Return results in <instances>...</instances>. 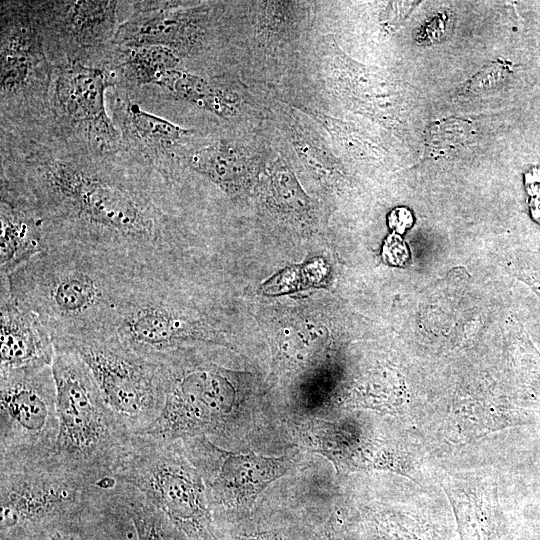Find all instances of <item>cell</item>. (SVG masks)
Instances as JSON below:
<instances>
[{
    "mask_svg": "<svg viewBox=\"0 0 540 540\" xmlns=\"http://www.w3.org/2000/svg\"><path fill=\"white\" fill-rule=\"evenodd\" d=\"M389 226L399 233H403L412 224V216L406 208L394 209L388 217Z\"/></svg>",
    "mask_w": 540,
    "mask_h": 540,
    "instance_id": "cb8c5ba5",
    "label": "cell"
},
{
    "mask_svg": "<svg viewBox=\"0 0 540 540\" xmlns=\"http://www.w3.org/2000/svg\"><path fill=\"white\" fill-rule=\"evenodd\" d=\"M1 130H26L47 117L54 71L31 3H1Z\"/></svg>",
    "mask_w": 540,
    "mask_h": 540,
    "instance_id": "8992f818",
    "label": "cell"
},
{
    "mask_svg": "<svg viewBox=\"0 0 540 540\" xmlns=\"http://www.w3.org/2000/svg\"><path fill=\"white\" fill-rule=\"evenodd\" d=\"M291 141L303 162L308 168L324 178L336 173V162L327 148L304 130L291 125L289 128Z\"/></svg>",
    "mask_w": 540,
    "mask_h": 540,
    "instance_id": "d6986e66",
    "label": "cell"
},
{
    "mask_svg": "<svg viewBox=\"0 0 540 540\" xmlns=\"http://www.w3.org/2000/svg\"><path fill=\"white\" fill-rule=\"evenodd\" d=\"M0 276L8 275L44 249L39 215L25 193L1 176Z\"/></svg>",
    "mask_w": 540,
    "mask_h": 540,
    "instance_id": "4fadbf2b",
    "label": "cell"
},
{
    "mask_svg": "<svg viewBox=\"0 0 540 540\" xmlns=\"http://www.w3.org/2000/svg\"><path fill=\"white\" fill-rule=\"evenodd\" d=\"M97 482L45 456H0L2 534L66 524L100 500L113 485Z\"/></svg>",
    "mask_w": 540,
    "mask_h": 540,
    "instance_id": "277c9868",
    "label": "cell"
},
{
    "mask_svg": "<svg viewBox=\"0 0 540 540\" xmlns=\"http://www.w3.org/2000/svg\"><path fill=\"white\" fill-rule=\"evenodd\" d=\"M383 256L391 264H400L408 256V251L401 239L393 234L385 242Z\"/></svg>",
    "mask_w": 540,
    "mask_h": 540,
    "instance_id": "7402d4cb",
    "label": "cell"
},
{
    "mask_svg": "<svg viewBox=\"0 0 540 540\" xmlns=\"http://www.w3.org/2000/svg\"><path fill=\"white\" fill-rule=\"evenodd\" d=\"M269 188L274 202L281 210L297 214L308 210L307 199L294 174L282 161H277L271 170Z\"/></svg>",
    "mask_w": 540,
    "mask_h": 540,
    "instance_id": "ac0fdd59",
    "label": "cell"
},
{
    "mask_svg": "<svg viewBox=\"0 0 540 540\" xmlns=\"http://www.w3.org/2000/svg\"><path fill=\"white\" fill-rule=\"evenodd\" d=\"M172 97L185 100L214 114L226 117L234 114V100L222 89L204 78L173 69L166 72L156 84Z\"/></svg>",
    "mask_w": 540,
    "mask_h": 540,
    "instance_id": "2e32d148",
    "label": "cell"
},
{
    "mask_svg": "<svg viewBox=\"0 0 540 540\" xmlns=\"http://www.w3.org/2000/svg\"><path fill=\"white\" fill-rule=\"evenodd\" d=\"M58 428L51 366L0 372V456L50 455Z\"/></svg>",
    "mask_w": 540,
    "mask_h": 540,
    "instance_id": "9c48e42d",
    "label": "cell"
},
{
    "mask_svg": "<svg viewBox=\"0 0 540 540\" xmlns=\"http://www.w3.org/2000/svg\"><path fill=\"white\" fill-rule=\"evenodd\" d=\"M471 122L450 118L429 126L425 134V147L430 157H447L471 143L475 135Z\"/></svg>",
    "mask_w": 540,
    "mask_h": 540,
    "instance_id": "e0dca14e",
    "label": "cell"
},
{
    "mask_svg": "<svg viewBox=\"0 0 540 540\" xmlns=\"http://www.w3.org/2000/svg\"><path fill=\"white\" fill-rule=\"evenodd\" d=\"M67 522V528L56 529L52 533L50 540H106L100 537L99 532H87L81 529H69Z\"/></svg>",
    "mask_w": 540,
    "mask_h": 540,
    "instance_id": "603a6c76",
    "label": "cell"
},
{
    "mask_svg": "<svg viewBox=\"0 0 540 540\" xmlns=\"http://www.w3.org/2000/svg\"><path fill=\"white\" fill-rule=\"evenodd\" d=\"M188 166L228 194L244 189L253 166L244 150L226 140H219L190 153Z\"/></svg>",
    "mask_w": 540,
    "mask_h": 540,
    "instance_id": "5bb4252c",
    "label": "cell"
},
{
    "mask_svg": "<svg viewBox=\"0 0 540 540\" xmlns=\"http://www.w3.org/2000/svg\"><path fill=\"white\" fill-rule=\"evenodd\" d=\"M119 3L110 0L31 2L52 64L90 65V58H108L119 26Z\"/></svg>",
    "mask_w": 540,
    "mask_h": 540,
    "instance_id": "30bf717a",
    "label": "cell"
},
{
    "mask_svg": "<svg viewBox=\"0 0 540 540\" xmlns=\"http://www.w3.org/2000/svg\"><path fill=\"white\" fill-rule=\"evenodd\" d=\"M510 71V66L504 60L491 62L475 74L458 91L461 97H475L495 89L502 83Z\"/></svg>",
    "mask_w": 540,
    "mask_h": 540,
    "instance_id": "ffe728a7",
    "label": "cell"
},
{
    "mask_svg": "<svg viewBox=\"0 0 540 540\" xmlns=\"http://www.w3.org/2000/svg\"><path fill=\"white\" fill-rule=\"evenodd\" d=\"M51 367L59 421L56 458L97 482L113 478L134 435L108 407L75 352L54 343Z\"/></svg>",
    "mask_w": 540,
    "mask_h": 540,
    "instance_id": "3957f363",
    "label": "cell"
},
{
    "mask_svg": "<svg viewBox=\"0 0 540 540\" xmlns=\"http://www.w3.org/2000/svg\"><path fill=\"white\" fill-rule=\"evenodd\" d=\"M112 119L121 136V152L171 182L173 153L190 131L143 110L129 97L116 99Z\"/></svg>",
    "mask_w": 540,
    "mask_h": 540,
    "instance_id": "8fae6325",
    "label": "cell"
},
{
    "mask_svg": "<svg viewBox=\"0 0 540 540\" xmlns=\"http://www.w3.org/2000/svg\"><path fill=\"white\" fill-rule=\"evenodd\" d=\"M449 13L442 12L430 18L419 32L421 41L436 42L443 39L451 28Z\"/></svg>",
    "mask_w": 540,
    "mask_h": 540,
    "instance_id": "44dd1931",
    "label": "cell"
},
{
    "mask_svg": "<svg viewBox=\"0 0 540 540\" xmlns=\"http://www.w3.org/2000/svg\"><path fill=\"white\" fill-rule=\"evenodd\" d=\"M182 446L178 440L134 435L113 478L140 491L182 529L198 534L207 523L204 487Z\"/></svg>",
    "mask_w": 540,
    "mask_h": 540,
    "instance_id": "52a82bcc",
    "label": "cell"
},
{
    "mask_svg": "<svg viewBox=\"0 0 540 540\" xmlns=\"http://www.w3.org/2000/svg\"><path fill=\"white\" fill-rule=\"evenodd\" d=\"M138 277L105 254L54 246L0 280L39 316L53 340H67L113 333Z\"/></svg>",
    "mask_w": 540,
    "mask_h": 540,
    "instance_id": "7a4b0ae2",
    "label": "cell"
},
{
    "mask_svg": "<svg viewBox=\"0 0 540 540\" xmlns=\"http://www.w3.org/2000/svg\"><path fill=\"white\" fill-rule=\"evenodd\" d=\"M109 58L123 80L139 87L156 85L166 72L177 69L181 54L161 45L115 46Z\"/></svg>",
    "mask_w": 540,
    "mask_h": 540,
    "instance_id": "9a60e30c",
    "label": "cell"
},
{
    "mask_svg": "<svg viewBox=\"0 0 540 540\" xmlns=\"http://www.w3.org/2000/svg\"><path fill=\"white\" fill-rule=\"evenodd\" d=\"M113 85L99 66L54 65L47 116L52 134L96 153L120 152L121 136L105 106L106 90Z\"/></svg>",
    "mask_w": 540,
    "mask_h": 540,
    "instance_id": "ba28073f",
    "label": "cell"
},
{
    "mask_svg": "<svg viewBox=\"0 0 540 540\" xmlns=\"http://www.w3.org/2000/svg\"><path fill=\"white\" fill-rule=\"evenodd\" d=\"M1 149V175L34 205L44 249L99 252L139 277L176 275L180 230L171 182L133 158L102 154L54 136L58 143L11 135ZM125 154V153H124Z\"/></svg>",
    "mask_w": 540,
    "mask_h": 540,
    "instance_id": "6da1fadb",
    "label": "cell"
},
{
    "mask_svg": "<svg viewBox=\"0 0 540 540\" xmlns=\"http://www.w3.org/2000/svg\"><path fill=\"white\" fill-rule=\"evenodd\" d=\"M532 212L534 214V218L540 222V197L534 199Z\"/></svg>",
    "mask_w": 540,
    "mask_h": 540,
    "instance_id": "d4e9b609",
    "label": "cell"
},
{
    "mask_svg": "<svg viewBox=\"0 0 540 540\" xmlns=\"http://www.w3.org/2000/svg\"><path fill=\"white\" fill-rule=\"evenodd\" d=\"M53 343L78 355L104 401L130 434L142 435L154 426L165 399L158 363L135 352L114 333Z\"/></svg>",
    "mask_w": 540,
    "mask_h": 540,
    "instance_id": "5b68a950",
    "label": "cell"
},
{
    "mask_svg": "<svg viewBox=\"0 0 540 540\" xmlns=\"http://www.w3.org/2000/svg\"><path fill=\"white\" fill-rule=\"evenodd\" d=\"M0 372L52 365L53 338L39 316L12 296L0 280Z\"/></svg>",
    "mask_w": 540,
    "mask_h": 540,
    "instance_id": "7c38bea8",
    "label": "cell"
}]
</instances>
